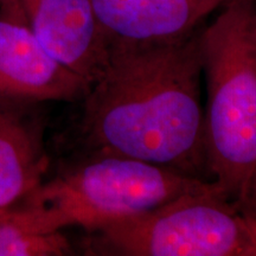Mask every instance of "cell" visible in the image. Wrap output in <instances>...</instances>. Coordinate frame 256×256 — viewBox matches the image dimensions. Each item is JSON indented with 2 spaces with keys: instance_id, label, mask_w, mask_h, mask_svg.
Listing matches in <instances>:
<instances>
[{
  "instance_id": "obj_1",
  "label": "cell",
  "mask_w": 256,
  "mask_h": 256,
  "mask_svg": "<svg viewBox=\"0 0 256 256\" xmlns=\"http://www.w3.org/2000/svg\"><path fill=\"white\" fill-rule=\"evenodd\" d=\"M202 75L200 34L110 43L101 75L83 98L88 146L204 179Z\"/></svg>"
},
{
  "instance_id": "obj_7",
  "label": "cell",
  "mask_w": 256,
  "mask_h": 256,
  "mask_svg": "<svg viewBox=\"0 0 256 256\" xmlns=\"http://www.w3.org/2000/svg\"><path fill=\"white\" fill-rule=\"evenodd\" d=\"M108 43H151L191 34L204 14L194 0H90Z\"/></svg>"
},
{
  "instance_id": "obj_4",
  "label": "cell",
  "mask_w": 256,
  "mask_h": 256,
  "mask_svg": "<svg viewBox=\"0 0 256 256\" xmlns=\"http://www.w3.org/2000/svg\"><path fill=\"white\" fill-rule=\"evenodd\" d=\"M98 246L126 256H256V228L220 188L104 224Z\"/></svg>"
},
{
  "instance_id": "obj_10",
  "label": "cell",
  "mask_w": 256,
  "mask_h": 256,
  "mask_svg": "<svg viewBox=\"0 0 256 256\" xmlns=\"http://www.w3.org/2000/svg\"><path fill=\"white\" fill-rule=\"evenodd\" d=\"M235 204L250 220V222L256 228V172L252 176V180L249 182L248 186L243 192L241 198Z\"/></svg>"
},
{
  "instance_id": "obj_8",
  "label": "cell",
  "mask_w": 256,
  "mask_h": 256,
  "mask_svg": "<svg viewBox=\"0 0 256 256\" xmlns=\"http://www.w3.org/2000/svg\"><path fill=\"white\" fill-rule=\"evenodd\" d=\"M46 166L28 128L0 108V209L25 200L42 183Z\"/></svg>"
},
{
  "instance_id": "obj_3",
  "label": "cell",
  "mask_w": 256,
  "mask_h": 256,
  "mask_svg": "<svg viewBox=\"0 0 256 256\" xmlns=\"http://www.w3.org/2000/svg\"><path fill=\"white\" fill-rule=\"evenodd\" d=\"M211 180L164 166L113 154L88 162L38 186L25 198L56 229L78 226L94 232L104 224L142 215L176 198L210 191Z\"/></svg>"
},
{
  "instance_id": "obj_5",
  "label": "cell",
  "mask_w": 256,
  "mask_h": 256,
  "mask_svg": "<svg viewBox=\"0 0 256 256\" xmlns=\"http://www.w3.org/2000/svg\"><path fill=\"white\" fill-rule=\"evenodd\" d=\"M89 87L42 46L17 0H0V100L72 101Z\"/></svg>"
},
{
  "instance_id": "obj_9",
  "label": "cell",
  "mask_w": 256,
  "mask_h": 256,
  "mask_svg": "<svg viewBox=\"0 0 256 256\" xmlns=\"http://www.w3.org/2000/svg\"><path fill=\"white\" fill-rule=\"evenodd\" d=\"M70 246L40 208L0 209V256H60Z\"/></svg>"
},
{
  "instance_id": "obj_2",
  "label": "cell",
  "mask_w": 256,
  "mask_h": 256,
  "mask_svg": "<svg viewBox=\"0 0 256 256\" xmlns=\"http://www.w3.org/2000/svg\"><path fill=\"white\" fill-rule=\"evenodd\" d=\"M200 34L211 180L236 203L256 172V4L229 0Z\"/></svg>"
},
{
  "instance_id": "obj_11",
  "label": "cell",
  "mask_w": 256,
  "mask_h": 256,
  "mask_svg": "<svg viewBox=\"0 0 256 256\" xmlns=\"http://www.w3.org/2000/svg\"><path fill=\"white\" fill-rule=\"evenodd\" d=\"M194 2H196L202 14H204V17H206L208 14L215 11L216 8H218L220 5L228 2L229 0H194Z\"/></svg>"
},
{
  "instance_id": "obj_6",
  "label": "cell",
  "mask_w": 256,
  "mask_h": 256,
  "mask_svg": "<svg viewBox=\"0 0 256 256\" xmlns=\"http://www.w3.org/2000/svg\"><path fill=\"white\" fill-rule=\"evenodd\" d=\"M42 46L92 86L107 62L110 43L90 0H17Z\"/></svg>"
}]
</instances>
